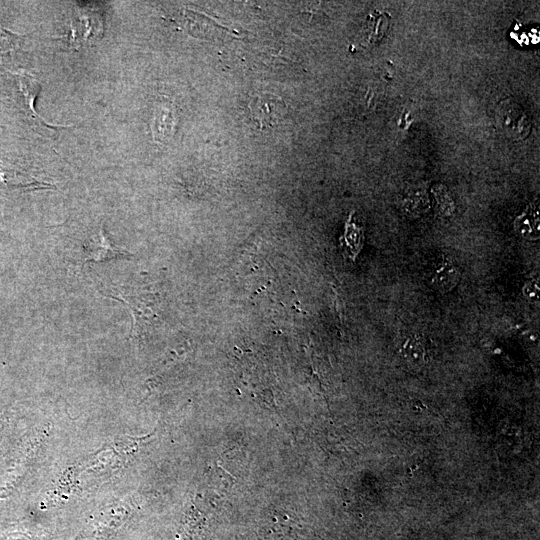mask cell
<instances>
[{"label":"cell","mask_w":540,"mask_h":540,"mask_svg":"<svg viewBox=\"0 0 540 540\" xmlns=\"http://www.w3.org/2000/svg\"><path fill=\"white\" fill-rule=\"evenodd\" d=\"M538 208V204H529L514 220L513 227L520 237L527 240H536L539 238Z\"/></svg>","instance_id":"8"},{"label":"cell","mask_w":540,"mask_h":540,"mask_svg":"<svg viewBox=\"0 0 540 540\" xmlns=\"http://www.w3.org/2000/svg\"><path fill=\"white\" fill-rule=\"evenodd\" d=\"M523 295L529 301L538 300L539 295V279L532 278L528 280L523 287Z\"/></svg>","instance_id":"12"},{"label":"cell","mask_w":540,"mask_h":540,"mask_svg":"<svg viewBox=\"0 0 540 540\" xmlns=\"http://www.w3.org/2000/svg\"><path fill=\"white\" fill-rule=\"evenodd\" d=\"M84 262H104L130 256V252L116 246L101 226L85 246Z\"/></svg>","instance_id":"3"},{"label":"cell","mask_w":540,"mask_h":540,"mask_svg":"<svg viewBox=\"0 0 540 540\" xmlns=\"http://www.w3.org/2000/svg\"><path fill=\"white\" fill-rule=\"evenodd\" d=\"M14 75L21 91L27 114L33 123L36 124L37 128L44 132L58 129V126H51L45 123L34 110V101L41 89L40 83L29 74L17 73Z\"/></svg>","instance_id":"5"},{"label":"cell","mask_w":540,"mask_h":540,"mask_svg":"<svg viewBox=\"0 0 540 540\" xmlns=\"http://www.w3.org/2000/svg\"><path fill=\"white\" fill-rule=\"evenodd\" d=\"M498 127L511 139L527 137L531 128V120L527 113L514 101H502L496 113Z\"/></svg>","instance_id":"1"},{"label":"cell","mask_w":540,"mask_h":540,"mask_svg":"<svg viewBox=\"0 0 540 540\" xmlns=\"http://www.w3.org/2000/svg\"><path fill=\"white\" fill-rule=\"evenodd\" d=\"M253 119L261 126H271L279 122L285 113L283 101L273 95H262L250 102Z\"/></svg>","instance_id":"4"},{"label":"cell","mask_w":540,"mask_h":540,"mask_svg":"<svg viewBox=\"0 0 540 540\" xmlns=\"http://www.w3.org/2000/svg\"><path fill=\"white\" fill-rule=\"evenodd\" d=\"M401 359L410 367L418 369L428 360L427 349L423 341L415 335L408 336L399 346Z\"/></svg>","instance_id":"7"},{"label":"cell","mask_w":540,"mask_h":540,"mask_svg":"<svg viewBox=\"0 0 540 540\" xmlns=\"http://www.w3.org/2000/svg\"><path fill=\"white\" fill-rule=\"evenodd\" d=\"M72 20V39L75 46L99 38L102 34V19L88 8H78Z\"/></svg>","instance_id":"2"},{"label":"cell","mask_w":540,"mask_h":540,"mask_svg":"<svg viewBox=\"0 0 540 540\" xmlns=\"http://www.w3.org/2000/svg\"><path fill=\"white\" fill-rule=\"evenodd\" d=\"M433 192L436 200V206L441 214L444 216L451 215L455 207L445 187L442 185H436L433 187Z\"/></svg>","instance_id":"11"},{"label":"cell","mask_w":540,"mask_h":540,"mask_svg":"<svg viewBox=\"0 0 540 540\" xmlns=\"http://www.w3.org/2000/svg\"><path fill=\"white\" fill-rule=\"evenodd\" d=\"M458 266L449 258H443L431 274L432 286L441 293L451 291L460 280Z\"/></svg>","instance_id":"6"},{"label":"cell","mask_w":540,"mask_h":540,"mask_svg":"<svg viewBox=\"0 0 540 540\" xmlns=\"http://www.w3.org/2000/svg\"><path fill=\"white\" fill-rule=\"evenodd\" d=\"M174 118L173 111L167 105H162L155 111L153 122V133L155 139L163 140L171 135L173 131Z\"/></svg>","instance_id":"9"},{"label":"cell","mask_w":540,"mask_h":540,"mask_svg":"<svg viewBox=\"0 0 540 540\" xmlns=\"http://www.w3.org/2000/svg\"><path fill=\"white\" fill-rule=\"evenodd\" d=\"M389 24V16L386 13L374 11L366 23L367 40L375 43L383 38Z\"/></svg>","instance_id":"10"}]
</instances>
